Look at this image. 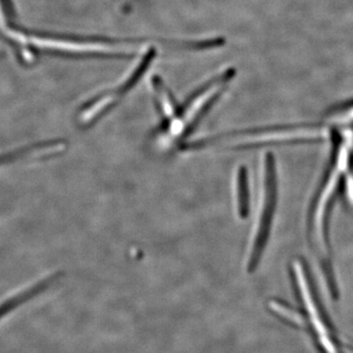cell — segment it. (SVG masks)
<instances>
[{
	"mask_svg": "<svg viewBox=\"0 0 353 353\" xmlns=\"http://www.w3.org/2000/svg\"><path fill=\"white\" fill-rule=\"evenodd\" d=\"M294 281L297 287V292L301 296L304 308V319L305 326H309L311 334L317 347L321 353H343L341 350L339 339L336 338L331 324L318 303L315 292L311 287L307 271L303 262L299 260L292 263Z\"/></svg>",
	"mask_w": 353,
	"mask_h": 353,
	"instance_id": "obj_4",
	"label": "cell"
},
{
	"mask_svg": "<svg viewBox=\"0 0 353 353\" xmlns=\"http://www.w3.org/2000/svg\"><path fill=\"white\" fill-rule=\"evenodd\" d=\"M277 171L271 153H264L261 161V188L257 209L256 222L253 230L252 243L246 268L250 273L256 270L270 234L272 223L277 204Z\"/></svg>",
	"mask_w": 353,
	"mask_h": 353,
	"instance_id": "obj_3",
	"label": "cell"
},
{
	"mask_svg": "<svg viewBox=\"0 0 353 353\" xmlns=\"http://www.w3.org/2000/svg\"><path fill=\"white\" fill-rule=\"evenodd\" d=\"M155 55L157 52L152 48L146 53L141 63L127 77V80L123 81L117 87L104 90L90 101L85 102L77 114L79 126L88 129L101 120L106 114L110 112L119 103L121 99H124L128 92H131L132 88L136 87L137 83L143 78L146 70L152 64Z\"/></svg>",
	"mask_w": 353,
	"mask_h": 353,
	"instance_id": "obj_5",
	"label": "cell"
},
{
	"mask_svg": "<svg viewBox=\"0 0 353 353\" xmlns=\"http://www.w3.org/2000/svg\"><path fill=\"white\" fill-rule=\"evenodd\" d=\"M64 277L65 273L63 271L54 272L48 277L39 281L37 284L27 288V289L22 290V292H18L17 294H14L13 296L9 297L6 301H2L0 303V321L4 319L6 316L12 313L13 311H15L16 309L19 308L23 304L29 303V301L36 299L37 296L44 294L46 290H50L53 285L58 284Z\"/></svg>",
	"mask_w": 353,
	"mask_h": 353,
	"instance_id": "obj_6",
	"label": "cell"
},
{
	"mask_svg": "<svg viewBox=\"0 0 353 353\" xmlns=\"http://www.w3.org/2000/svg\"><path fill=\"white\" fill-rule=\"evenodd\" d=\"M66 148V141L63 139H52V141H44L41 143H32V145L23 146L12 152L0 153V166L2 164L15 161L20 158L27 157L32 153L46 152V150H62Z\"/></svg>",
	"mask_w": 353,
	"mask_h": 353,
	"instance_id": "obj_7",
	"label": "cell"
},
{
	"mask_svg": "<svg viewBox=\"0 0 353 353\" xmlns=\"http://www.w3.org/2000/svg\"><path fill=\"white\" fill-rule=\"evenodd\" d=\"M236 212L243 219L250 213V190H248V171L245 167H241L236 172Z\"/></svg>",
	"mask_w": 353,
	"mask_h": 353,
	"instance_id": "obj_8",
	"label": "cell"
},
{
	"mask_svg": "<svg viewBox=\"0 0 353 353\" xmlns=\"http://www.w3.org/2000/svg\"><path fill=\"white\" fill-rule=\"evenodd\" d=\"M236 74V71L234 68L225 70L222 74L197 88L187 101L179 104L173 120L162 132V136L171 137L181 141L188 138L196 129L197 125L208 113L213 104L218 101Z\"/></svg>",
	"mask_w": 353,
	"mask_h": 353,
	"instance_id": "obj_2",
	"label": "cell"
},
{
	"mask_svg": "<svg viewBox=\"0 0 353 353\" xmlns=\"http://www.w3.org/2000/svg\"><path fill=\"white\" fill-rule=\"evenodd\" d=\"M353 131L347 130L341 132L336 143V157L332 163L328 175L323 182L321 190L316 197L312 211V233L320 252L328 254L327 243V218L329 209L340 187L343 179L353 178Z\"/></svg>",
	"mask_w": 353,
	"mask_h": 353,
	"instance_id": "obj_1",
	"label": "cell"
}]
</instances>
